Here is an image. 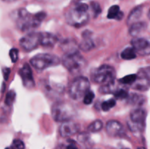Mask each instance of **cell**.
I'll list each match as a JSON object with an SVG mask.
<instances>
[{"label":"cell","mask_w":150,"mask_h":149,"mask_svg":"<svg viewBox=\"0 0 150 149\" xmlns=\"http://www.w3.org/2000/svg\"><path fill=\"white\" fill-rule=\"evenodd\" d=\"M15 99H16V93H15V91H9L7 94H6L4 103H5V105H8V106H11L13 102H14Z\"/></svg>","instance_id":"25"},{"label":"cell","mask_w":150,"mask_h":149,"mask_svg":"<svg viewBox=\"0 0 150 149\" xmlns=\"http://www.w3.org/2000/svg\"><path fill=\"white\" fill-rule=\"evenodd\" d=\"M62 47L63 50L65 51V53L78 51L76 48V42L73 40H67L66 42H64L62 45Z\"/></svg>","instance_id":"21"},{"label":"cell","mask_w":150,"mask_h":149,"mask_svg":"<svg viewBox=\"0 0 150 149\" xmlns=\"http://www.w3.org/2000/svg\"><path fill=\"white\" fill-rule=\"evenodd\" d=\"M91 8H92V13L95 17H97L98 15L100 14L101 13V7L100 5L96 1H92L91 2Z\"/></svg>","instance_id":"26"},{"label":"cell","mask_w":150,"mask_h":149,"mask_svg":"<svg viewBox=\"0 0 150 149\" xmlns=\"http://www.w3.org/2000/svg\"><path fill=\"white\" fill-rule=\"evenodd\" d=\"M10 57L11 61H13V63H16L17 61L18 58V51L16 48H13L10 51Z\"/></svg>","instance_id":"28"},{"label":"cell","mask_w":150,"mask_h":149,"mask_svg":"<svg viewBox=\"0 0 150 149\" xmlns=\"http://www.w3.org/2000/svg\"><path fill=\"white\" fill-rule=\"evenodd\" d=\"M12 16L18 29L26 32L39 26L45 19L46 14L44 12H40L35 15H31L26 9L21 8L13 12Z\"/></svg>","instance_id":"1"},{"label":"cell","mask_w":150,"mask_h":149,"mask_svg":"<svg viewBox=\"0 0 150 149\" xmlns=\"http://www.w3.org/2000/svg\"><path fill=\"white\" fill-rule=\"evenodd\" d=\"M115 77L116 71L114 68L106 64L95 69L91 73L92 80L98 84L105 85L114 82L115 80Z\"/></svg>","instance_id":"4"},{"label":"cell","mask_w":150,"mask_h":149,"mask_svg":"<svg viewBox=\"0 0 150 149\" xmlns=\"http://www.w3.org/2000/svg\"><path fill=\"white\" fill-rule=\"evenodd\" d=\"M103 127V124L100 120H95L92 123H91L87 127L88 131L90 132H98L100 131Z\"/></svg>","instance_id":"20"},{"label":"cell","mask_w":150,"mask_h":149,"mask_svg":"<svg viewBox=\"0 0 150 149\" xmlns=\"http://www.w3.org/2000/svg\"><path fill=\"white\" fill-rule=\"evenodd\" d=\"M114 97L117 99H127V98L128 97L129 94L125 89H120V88H119V89L114 92Z\"/></svg>","instance_id":"24"},{"label":"cell","mask_w":150,"mask_h":149,"mask_svg":"<svg viewBox=\"0 0 150 149\" xmlns=\"http://www.w3.org/2000/svg\"><path fill=\"white\" fill-rule=\"evenodd\" d=\"M19 75L21 77L23 86L28 89H32L35 86V80H34L32 71L31 70L29 64H23V67L19 70Z\"/></svg>","instance_id":"11"},{"label":"cell","mask_w":150,"mask_h":149,"mask_svg":"<svg viewBox=\"0 0 150 149\" xmlns=\"http://www.w3.org/2000/svg\"><path fill=\"white\" fill-rule=\"evenodd\" d=\"M95 98V93L92 91L89 90L83 97V103L85 105H90Z\"/></svg>","instance_id":"27"},{"label":"cell","mask_w":150,"mask_h":149,"mask_svg":"<svg viewBox=\"0 0 150 149\" xmlns=\"http://www.w3.org/2000/svg\"><path fill=\"white\" fill-rule=\"evenodd\" d=\"M137 149H145V148H144V147H140V148H138Z\"/></svg>","instance_id":"34"},{"label":"cell","mask_w":150,"mask_h":149,"mask_svg":"<svg viewBox=\"0 0 150 149\" xmlns=\"http://www.w3.org/2000/svg\"><path fill=\"white\" fill-rule=\"evenodd\" d=\"M146 114L144 110L136 108L130 112L127 125L133 133H140L144 130L146 126Z\"/></svg>","instance_id":"7"},{"label":"cell","mask_w":150,"mask_h":149,"mask_svg":"<svg viewBox=\"0 0 150 149\" xmlns=\"http://www.w3.org/2000/svg\"><path fill=\"white\" fill-rule=\"evenodd\" d=\"M148 16H149V18L150 19V10H149V14H148Z\"/></svg>","instance_id":"35"},{"label":"cell","mask_w":150,"mask_h":149,"mask_svg":"<svg viewBox=\"0 0 150 149\" xmlns=\"http://www.w3.org/2000/svg\"><path fill=\"white\" fill-rule=\"evenodd\" d=\"M136 53L137 52L133 47H128L123 50L121 53V57L125 60H132L136 58Z\"/></svg>","instance_id":"19"},{"label":"cell","mask_w":150,"mask_h":149,"mask_svg":"<svg viewBox=\"0 0 150 149\" xmlns=\"http://www.w3.org/2000/svg\"><path fill=\"white\" fill-rule=\"evenodd\" d=\"M10 70L9 68H4L3 69V76H4V80H8L9 75H10Z\"/></svg>","instance_id":"30"},{"label":"cell","mask_w":150,"mask_h":149,"mask_svg":"<svg viewBox=\"0 0 150 149\" xmlns=\"http://www.w3.org/2000/svg\"><path fill=\"white\" fill-rule=\"evenodd\" d=\"M124 16V13L120 10L118 5H113L109 8L108 12V18L115 19V20H121Z\"/></svg>","instance_id":"18"},{"label":"cell","mask_w":150,"mask_h":149,"mask_svg":"<svg viewBox=\"0 0 150 149\" xmlns=\"http://www.w3.org/2000/svg\"><path fill=\"white\" fill-rule=\"evenodd\" d=\"M57 41H58V38L56 35L53 34L51 33H48V32L42 33L40 44L42 46L51 48V47L54 46V45L57 43Z\"/></svg>","instance_id":"15"},{"label":"cell","mask_w":150,"mask_h":149,"mask_svg":"<svg viewBox=\"0 0 150 149\" xmlns=\"http://www.w3.org/2000/svg\"><path fill=\"white\" fill-rule=\"evenodd\" d=\"M3 1H13L14 0H3Z\"/></svg>","instance_id":"33"},{"label":"cell","mask_w":150,"mask_h":149,"mask_svg":"<svg viewBox=\"0 0 150 149\" xmlns=\"http://www.w3.org/2000/svg\"><path fill=\"white\" fill-rule=\"evenodd\" d=\"M89 7L85 3H78L66 15V20L70 26L81 27L89 21Z\"/></svg>","instance_id":"2"},{"label":"cell","mask_w":150,"mask_h":149,"mask_svg":"<svg viewBox=\"0 0 150 149\" xmlns=\"http://www.w3.org/2000/svg\"><path fill=\"white\" fill-rule=\"evenodd\" d=\"M116 105V100L114 99H110L105 101L101 105V108L103 111H108Z\"/></svg>","instance_id":"23"},{"label":"cell","mask_w":150,"mask_h":149,"mask_svg":"<svg viewBox=\"0 0 150 149\" xmlns=\"http://www.w3.org/2000/svg\"><path fill=\"white\" fill-rule=\"evenodd\" d=\"M52 117L56 121L65 122L70 121L74 117L76 112L71 105L64 102H57L54 104L51 109Z\"/></svg>","instance_id":"6"},{"label":"cell","mask_w":150,"mask_h":149,"mask_svg":"<svg viewBox=\"0 0 150 149\" xmlns=\"http://www.w3.org/2000/svg\"><path fill=\"white\" fill-rule=\"evenodd\" d=\"M60 59L58 56L50 53H39L30 59L31 65L39 71L58 65Z\"/></svg>","instance_id":"8"},{"label":"cell","mask_w":150,"mask_h":149,"mask_svg":"<svg viewBox=\"0 0 150 149\" xmlns=\"http://www.w3.org/2000/svg\"><path fill=\"white\" fill-rule=\"evenodd\" d=\"M142 13H143V7L139 6V7H136L130 12V15L127 18V23L132 25L133 23L138 22L137 20L142 17Z\"/></svg>","instance_id":"17"},{"label":"cell","mask_w":150,"mask_h":149,"mask_svg":"<svg viewBox=\"0 0 150 149\" xmlns=\"http://www.w3.org/2000/svg\"><path fill=\"white\" fill-rule=\"evenodd\" d=\"M90 89V83L86 77L79 76L75 78L69 86V96L74 100L84 97Z\"/></svg>","instance_id":"5"},{"label":"cell","mask_w":150,"mask_h":149,"mask_svg":"<svg viewBox=\"0 0 150 149\" xmlns=\"http://www.w3.org/2000/svg\"><path fill=\"white\" fill-rule=\"evenodd\" d=\"M107 133L112 137H120L125 133L124 127L122 124L115 120H111L107 122L105 126Z\"/></svg>","instance_id":"13"},{"label":"cell","mask_w":150,"mask_h":149,"mask_svg":"<svg viewBox=\"0 0 150 149\" xmlns=\"http://www.w3.org/2000/svg\"><path fill=\"white\" fill-rule=\"evenodd\" d=\"M13 146L16 149H25V145L23 142L21 140H13Z\"/></svg>","instance_id":"29"},{"label":"cell","mask_w":150,"mask_h":149,"mask_svg":"<svg viewBox=\"0 0 150 149\" xmlns=\"http://www.w3.org/2000/svg\"><path fill=\"white\" fill-rule=\"evenodd\" d=\"M123 149H129V148H123Z\"/></svg>","instance_id":"37"},{"label":"cell","mask_w":150,"mask_h":149,"mask_svg":"<svg viewBox=\"0 0 150 149\" xmlns=\"http://www.w3.org/2000/svg\"><path fill=\"white\" fill-rule=\"evenodd\" d=\"M5 149H11V148H6Z\"/></svg>","instance_id":"36"},{"label":"cell","mask_w":150,"mask_h":149,"mask_svg":"<svg viewBox=\"0 0 150 149\" xmlns=\"http://www.w3.org/2000/svg\"><path fill=\"white\" fill-rule=\"evenodd\" d=\"M41 32H31L20 39V45L26 51H32L41 44Z\"/></svg>","instance_id":"10"},{"label":"cell","mask_w":150,"mask_h":149,"mask_svg":"<svg viewBox=\"0 0 150 149\" xmlns=\"http://www.w3.org/2000/svg\"><path fill=\"white\" fill-rule=\"evenodd\" d=\"M88 138H89V135L86 133H83V134H81L80 135H79V140L80 142L86 141L88 140Z\"/></svg>","instance_id":"31"},{"label":"cell","mask_w":150,"mask_h":149,"mask_svg":"<svg viewBox=\"0 0 150 149\" xmlns=\"http://www.w3.org/2000/svg\"><path fill=\"white\" fill-rule=\"evenodd\" d=\"M136 78H137V74H131L125 76L122 78L120 79L119 82L123 85H133L136 80Z\"/></svg>","instance_id":"22"},{"label":"cell","mask_w":150,"mask_h":149,"mask_svg":"<svg viewBox=\"0 0 150 149\" xmlns=\"http://www.w3.org/2000/svg\"><path fill=\"white\" fill-rule=\"evenodd\" d=\"M146 23L144 22H136L130 25L129 29V33L131 36L137 37L140 33H142L144 30L146 28Z\"/></svg>","instance_id":"16"},{"label":"cell","mask_w":150,"mask_h":149,"mask_svg":"<svg viewBox=\"0 0 150 149\" xmlns=\"http://www.w3.org/2000/svg\"><path fill=\"white\" fill-rule=\"evenodd\" d=\"M66 149H79V148H78L76 147L74 144H72V143H70V144H69L67 146Z\"/></svg>","instance_id":"32"},{"label":"cell","mask_w":150,"mask_h":149,"mask_svg":"<svg viewBox=\"0 0 150 149\" xmlns=\"http://www.w3.org/2000/svg\"><path fill=\"white\" fill-rule=\"evenodd\" d=\"M79 130H80L79 124L68 121L63 122L62 124L60 126L59 134L62 137H67L76 134V133L79 132Z\"/></svg>","instance_id":"12"},{"label":"cell","mask_w":150,"mask_h":149,"mask_svg":"<svg viewBox=\"0 0 150 149\" xmlns=\"http://www.w3.org/2000/svg\"><path fill=\"white\" fill-rule=\"evenodd\" d=\"M136 74L137 78L132 85L133 89L141 91L149 89L150 87V67L140 69Z\"/></svg>","instance_id":"9"},{"label":"cell","mask_w":150,"mask_h":149,"mask_svg":"<svg viewBox=\"0 0 150 149\" xmlns=\"http://www.w3.org/2000/svg\"><path fill=\"white\" fill-rule=\"evenodd\" d=\"M62 62L64 67L73 74L82 72L87 64L86 59L78 51L64 54Z\"/></svg>","instance_id":"3"},{"label":"cell","mask_w":150,"mask_h":149,"mask_svg":"<svg viewBox=\"0 0 150 149\" xmlns=\"http://www.w3.org/2000/svg\"><path fill=\"white\" fill-rule=\"evenodd\" d=\"M92 32H89V30H86L82 33V37L83 40L79 45V48L82 51H89L95 47V43L92 38Z\"/></svg>","instance_id":"14"}]
</instances>
